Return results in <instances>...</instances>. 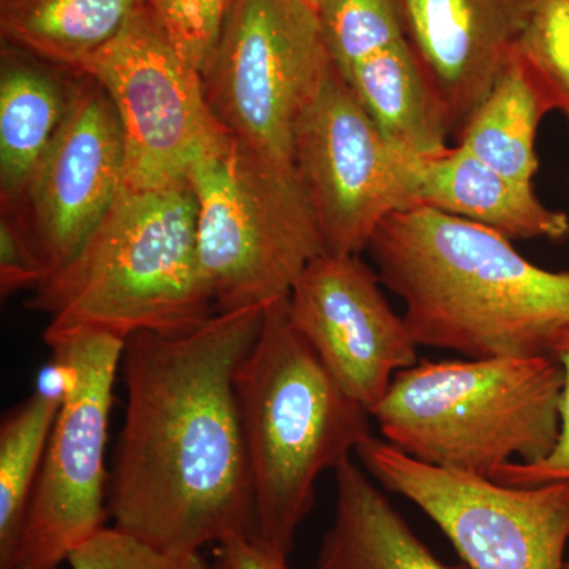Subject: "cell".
Here are the masks:
<instances>
[{"label":"cell","mask_w":569,"mask_h":569,"mask_svg":"<svg viewBox=\"0 0 569 569\" xmlns=\"http://www.w3.org/2000/svg\"><path fill=\"white\" fill-rule=\"evenodd\" d=\"M264 309L216 312L190 331L126 340V419L108 481L114 529L173 553L257 538L234 381Z\"/></svg>","instance_id":"cell-1"},{"label":"cell","mask_w":569,"mask_h":569,"mask_svg":"<svg viewBox=\"0 0 569 569\" xmlns=\"http://www.w3.org/2000/svg\"><path fill=\"white\" fill-rule=\"evenodd\" d=\"M418 347L467 359L552 356L569 331V271L526 260L490 228L429 206L392 213L367 247Z\"/></svg>","instance_id":"cell-2"},{"label":"cell","mask_w":569,"mask_h":569,"mask_svg":"<svg viewBox=\"0 0 569 569\" xmlns=\"http://www.w3.org/2000/svg\"><path fill=\"white\" fill-rule=\"evenodd\" d=\"M33 291L28 306L50 317L47 331L93 329L127 340L204 323L216 306L190 183L122 190L78 252Z\"/></svg>","instance_id":"cell-3"},{"label":"cell","mask_w":569,"mask_h":569,"mask_svg":"<svg viewBox=\"0 0 569 569\" xmlns=\"http://www.w3.org/2000/svg\"><path fill=\"white\" fill-rule=\"evenodd\" d=\"M234 383L252 471L254 539L288 557L316 503L318 477L372 437L370 411L340 388L299 335L288 298L266 307Z\"/></svg>","instance_id":"cell-4"},{"label":"cell","mask_w":569,"mask_h":569,"mask_svg":"<svg viewBox=\"0 0 569 569\" xmlns=\"http://www.w3.org/2000/svg\"><path fill=\"white\" fill-rule=\"evenodd\" d=\"M563 369L553 356L421 361L370 411L389 445L419 462L492 479L548 459L560 437Z\"/></svg>","instance_id":"cell-5"},{"label":"cell","mask_w":569,"mask_h":569,"mask_svg":"<svg viewBox=\"0 0 569 569\" xmlns=\"http://www.w3.org/2000/svg\"><path fill=\"white\" fill-rule=\"evenodd\" d=\"M198 252L216 312L282 301L325 253L296 173L277 170L231 138L189 176Z\"/></svg>","instance_id":"cell-6"},{"label":"cell","mask_w":569,"mask_h":569,"mask_svg":"<svg viewBox=\"0 0 569 569\" xmlns=\"http://www.w3.org/2000/svg\"><path fill=\"white\" fill-rule=\"evenodd\" d=\"M62 402L17 549L6 569H59L104 529L108 430L126 340L93 329L47 331Z\"/></svg>","instance_id":"cell-7"},{"label":"cell","mask_w":569,"mask_h":569,"mask_svg":"<svg viewBox=\"0 0 569 569\" xmlns=\"http://www.w3.org/2000/svg\"><path fill=\"white\" fill-rule=\"evenodd\" d=\"M335 67L316 9L302 0H236L203 71L206 99L238 144L296 173V123Z\"/></svg>","instance_id":"cell-8"},{"label":"cell","mask_w":569,"mask_h":569,"mask_svg":"<svg viewBox=\"0 0 569 569\" xmlns=\"http://www.w3.org/2000/svg\"><path fill=\"white\" fill-rule=\"evenodd\" d=\"M80 74L102 86L121 123L122 190L189 183L197 163L231 141L206 99L203 74L176 51L148 6Z\"/></svg>","instance_id":"cell-9"},{"label":"cell","mask_w":569,"mask_h":569,"mask_svg":"<svg viewBox=\"0 0 569 569\" xmlns=\"http://www.w3.org/2000/svg\"><path fill=\"white\" fill-rule=\"evenodd\" d=\"M356 455L385 489L429 516L471 569H563L569 481L509 488L419 462L373 437Z\"/></svg>","instance_id":"cell-10"},{"label":"cell","mask_w":569,"mask_h":569,"mask_svg":"<svg viewBox=\"0 0 569 569\" xmlns=\"http://www.w3.org/2000/svg\"><path fill=\"white\" fill-rule=\"evenodd\" d=\"M293 163L325 253L365 252L388 217L418 206V162L385 140L337 67L296 123Z\"/></svg>","instance_id":"cell-11"},{"label":"cell","mask_w":569,"mask_h":569,"mask_svg":"<svg viewBox=\"0 0 569 569\" xmlns=\"http://www.w3.org/2000/svg\"><path fill=\"white\" fill-rule=\"evenodd\" d=\"M380 277L359 254L321 253L288 296L299 335L351 399L372 411L397 373L418 365V346Z\"/></svg>","instance_id":"cell-12"},{"label":"cell","mask_w":569,"mask_h":569,"mask_svg":"<svg viewBox=\"0 0 569 569\" xmlns=\"http://www.w3.org/2000/svg\"><path fill=\"white\" fill-rule=\"evenodd\" d=\"M123 138L110 97L77 73L58 137L11 211L24 224L50 276L84 244L123 187ZM48 276V277H50Z\"/></svg>","instance_id":"cell-13"},{"label":"cell","mask_w":569,"mask_h":569,"mask_svg":"<svg viewBox=\"0 0 569 569\" xmlns=\"http://www.w3.org/2000/svg\"><path fill=\"white\" fill-rule=\"evenodd\" d=\"M403 33L458 140L518 47L531 0H397Z\"/></svg>","instance_id":"cell-14"},{"label":"cell","mask_w":569,"mask_h":569,"mask_svg":"<svg viewBox=\"0 0 569 569\" xmlns=\"http://www.w3.org/2000/svg\"><path fill=\"white\" fill-rule=\"evenodd\" d=\"M417 204L497 231L509 241L569 236V216L539 201L533 183L497 173L460 146L417 163Z\"/></svg>","instance_id":"cell-15"},{"label":"cell","mask_w":569,"mask_h":569,"mask_svg":"<svg viewBox=\"0 0 569 569\" xmlns=\"http://www.w3.org/2000/svg\"><path fill=\"white\" fill-rule=\"evenodd\" d=\"M335 471V522L321 542L318 569H471L438 560L353 460Z\"/></svg>","instance_id":"cell-16"},{"label":"cell","mask_w":569,"mask_h":569,"mask_svg":"<svg viewBox=\"0 0 569 569\" xmlns=\"http://www.w3.org/2000/svg\"><path fill=\"white\" fill-rule=\"evenodd\" d=\"M43 61L2 52L0 70V201L13 208L58 137L71 102L73 80Z\"/></svg>","instance_id":"cell-17"},{"label":"cell","mask_w":569,"mask_h":569,"mask_svg":"<svg viewBox=\"0 0 569 569\" xmlns=\"http://www.w3.org/2000/svg\"><path fill=\"white\" fill-rule=\"evenodd\" d=\"M146 6L148 0H0V31L17 50L80 73Z\"/></svg>","instance_id":"cell-18"},{"label":"cell","mask_w":569,"mask_h":569,"mask_svg":"<svg viewBox=\"0 0 569 569\" xmlns=\"http://www.w3.org/2000/svg\"><path fill=\"white\" fill-rule=\"evenodd\" d=\"M343 78L397 152L422 162L449 151V134L407 40L359 63Z\"/></svg>","instance_id":"cell-19"},{"label":"cell","mask_w":569,"mask_h":569,"mask_svg":"<svg viewBox=\"0 0 569 569\" xmlns=\"http://www.w3.org/2000/svg\"><path fill=\"white\" fill-rule=\"evenodd\" d=\"M548 112L515 51L468 119L456 146L497 173L531 183L539 168L535 148L538 126Z\"/></svg>","instance_id":"cell-20"},{"label":"cell","mask_w":569,"mask_h":569,"mask_svg":"<svg viewBox=\"0 0 569 569\" xmlns=\"http://www.w3.org/2000/svg\"><path fill=\"white\" fill-rule=\"evenodd\" d=\"M61 402L39 389L0 426V569L17 549Z\"/></svg>","instance_id":"cell-21"},{"label":"cell","mask_w":569,"mask_h":569,"mask_svg":"<svg viewBox=\"0 0 569 569\" xmlns=\"http://www.w3.org/2000/svg\"><path fill=\"white\" fill-rule=\"evenodd\" d=\"M317 13L332 62L343 77L406 40L397 0H323Z\"/></svg>","instance_id":"cell-22"},{"label":"cell","mask_w":569,"mask_h":569,"mask_svg":"<svg viewBox=\"0 0 569 569\" xmlns=\"http://www.w3.org/2000/svg\"><path fill=\"white\" fill-rule=\"evenodd\" d=\"M516 52L549 112L569 122V0H531Z\"/></svg>","instance_id":"cell-23"},{"label":"cell","mask_w":569,"mask_h":569,"mask_svg":"<svg viewBox=\"0 0 569 569\" xmlns=\"http://www.w3.org/2000/svg\"><path fill=\"white\" fill-rule=\"evenodd\" d=\"M236 0H148L176 51L203 74L222 39Z\"/></svg>","instance_id":"cell-24"},{"label":"cell","mask_w":569,"mask_h":569,"mask_svg":"<svg viewBox=\"0 0 569 569\" xmlns=\"http://www.w3.org/2000/svg\"><path fill=\"white\" fill-rule=\"evenodd\" d=\"M67 563L71 569H212L200 552H164L114 527L74 549Z\"/></svg>","instance_id":"cell-25"},{"label":"cell","mask_w":569,"mask_h":569,"mask_svg":"<svg viewBox=\"0 0 569 569\" xmlns=\"http://www.w3.org/2000/svg\"><path fill=\"white\" fill-rule=\"evenodd\" d=\"M563 369L560 400V437L548 459L537 463L509 462L493 475L492 481L509 488H535L549 482L569 481V331L552 351Z\"/></svg>","instance_id":"cell-26"},{"label":"cell","mask_w":569,"mask_h":569,"mask_svg":"<svg viewBox=\"0 0 569 569\" xmlns=\"http://www.w3.org/2000/svg\"><path fill=\"white\" fill-rule=\"evenodd\" d=\"M50 276L24 224L11 211L0 217V293L2 298L17 291L39 288Z\"/></svg>","instance_id":"cell-27"},{"label":"cell","mask_w":569,"mask_h":569,"mask_svg":"<svg viewBox=\"0 0 569 569\" xmlns=\"http://www.w3.org/2000/svg\"><path fill=\"white\" fill-rule=\"evenodd\" d=\"M212 569H288L280 556L254 538L224 539L213 548Z\"/></svg>","instance_id":"cell-28"},{"label":"cell","mask_w":569,"mask_h":569,"mask_svg":"<svg viewBox=\"0 0 569 569\" xmlns=\"http://www.w3.org/2000/svg\"><path fill=\"white\" fill-rule=\"evenodd\" d=\"M302 2H306L307 6H310L312 7V9H318V6H320L321 2H323V0H302Z\"/></svg>","instance_id":"cell-29"}]
</instances>
